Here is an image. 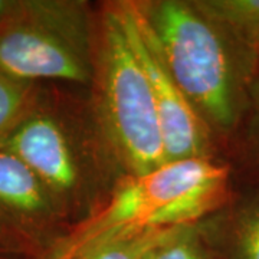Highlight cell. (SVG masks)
<instances>
[{"instance_id": "6da1fadb", "label": "cell", "mask_w": 259, "mask_h": 259, "mask_svg": "<svg viewBox=\"0 0 259 259\" xmlns=\"http://www.w3.org/2000/svg\"><path fill=\"white\" fill-rule=\"evenodd\" d=\"M0 148L37 177L72 228L98 210L128 177L85 87L39 83Z\"/></svg>"}, {"instance_id": "7a4b0ae2", "label": "cell", "mask_w": 259, "mask_h": 259, "mask_svg": "<svg viewBox=\"0 0 259 259\" xmlns=\"http://www.w3.org/2000/svg\"><path fill=\"white\" fill-rule=\"evenodd\" d=\"M171 76L222 158L241 127L258 71L193 0H134Z\"/></svg>"}, {"instance_id": "3957f363", "label": "cell", "mask_w": 259, "mask_h": 259, "mask_svg": "<svg viewBox=\"0 0 259 259\" xmlns=\"http://www.w3.org/2000/svg\"><path fill=\"white\" fill-rule=\"evenodd\" d=\"M235 187L233 168L222 158L171 161L125 177L98 210L71 229L55 259H79L121 236L200 222L231 200Z\"/></svg>"}, {"instance_id": "277c9868", "label": "cell", "mask_w": 259, "mask_h": 259, "mask_svg": "<svg viewBox=\"0 0 259 259\" xmlns=\"http://www.w3.org/2000/svg\"><path fill=\"white\" fill-rule=\"evenodd\" d=\"M90 91L127 176H144L166 164L156 102L115 2L97 8Z\"/></svg>"}, {"instance_id": "5b68a950", "label": "cell", "mask_w": 259, "mask_h": 259, "mask_svg": "<svg viewBox=\"0 0 259 259\" xmlns=\"http://www.w3.org/2000/svg\"><path fill=\"white\" fill-rule=\"evenodd\" d=\"M97 8L78 0H19L0 26V71L20 81L90 88Z\"/></svg>"}, {"instance_id": "8992f818", "label": "cell", "mask_w": 259, "mask_h": 259, "mask_svg": "<svg viewBox=\"0 0 259 259\" xmlns=\"http://www.w3.org/2000/svg\"><path fill=\"white\" fill-rule=\"evenodd\" d=\"M71 229L37 177L0 148V259H55Z\"/></svg>"}, {"instance_id": "52a82bcc", "label": "cell", "mask_w": 259, "mask_h": 259, "mask_svg": "<svg viewBox=\"0 0 259 259\" xmlns=\"http://www.w3.org/2000/svg\"><path fill=\"white\" fill-rule=\"evenodd\" d=\"M115 3L130 45L147 75L157 108L166 163L190 158H222L210 130L196 114L170 74L134 0H118Z\"/></svg>"}, {"instance_id": "ba28073f", "label": "cell", "mask_w": 259, "mask_h": 259, "mask_svg": "<svg viewBox=\"0 0 259 259\" xmlns=\"http://www.w3.org/2000/svg\"><path fill=\"white\" fill-rule=\"evenodd\" d=\"M197 225L213 259H259V186L236 183L231 200Z\"/></svg>"}, {"instance_id": "9c48e42d", "label": "cell", "mask_w": 259, "mask_h": 259, "mask_svg": "<svg viewBox=\"0 0 259 259\" xmlns=\"http://www.w3.org/2000/svg\"><path fill=\"white\" fill-rule=\"evenodd\" d=\"M259 72V0H193Z\"/></svg>"}, {"instance_id": "30bf717a", "label": "cell", "mask_w": 259, "mask_h": 259, "mask_svg": "<svg viewBox=\"0 0 259 259\" xmlns=\"http://www.w3.org/2000/svg\"><path fill=\"white\" fill-rule=\"evenodd\" d=\"M225 160L233 168L235 183L259 186V74L250 85L248 108Z\"/></svg>"}, {"instance_id": "8fae6325", "label": "cell", "mask_w": 259, "mask_h": 259, "mask_svg": "<svg viewBox=\"0 0 259 259\" xmlns=\"http://www.w3.org/2000/svg\"><path fill=\"white\" fill-rule=\"evenodd\" d=\"M147 259H213L197 223L175 228L150 250Z\"/></svg>"}, {"instance_id": "7c38bea8", "label": "cell", "mask_w": 259, "mask_h": 259, "mask_svg": "<svg viewBox=\"0 0 259 259\" xmlns=\"http://www.w3.org/2000/svg\"><path fill=\"white\" fill-rule=\"evenodd\" d=\"M37 87L39 83L20 81L0 71V144L26 112Z\"/></svg>"}, {"instance_id": "4fadbf2b", "label": "cell", "mask_w": 259, "mask_h": 259, "mask_svg": "<svg viewBox=\"0 0 259 259\" xmlns=\"http://www.w3.org/2000/svg\"><path fill=\"white\" fill-rule=\"evenodd\" d=\"M170 231H148L121 236L95 246L79 259H147L148 252Z\"/></svg>"}, {"instance_id": "5bb4252c", "label": "cell", "mask_w": 259, "mask_h": 259, "mask_svg": "<svg viewBox=\"0 0 259 259\" xmlns=\"http://www.w3.org/2000/svg\"><path fill=\"white\" fill-rule=\"evenodd\" d=\"M19 6V0H0V26L13 18Z\"/></svg>"}, {"instance_id": "9a60e30c", "label": "cell", "mask_w": 259, "mask_h": 259, "mask_svg": "<svg viewBox=\"0 0 259 259\" xmlns=\"http://www.w3.org/2000/svg\"><path fill=\"white\" fill-rule=\"evenodd\" d=\"M148 253H150V252H148ZM147 256H148V255H147Z\"/></svg>"}]
</instances>
